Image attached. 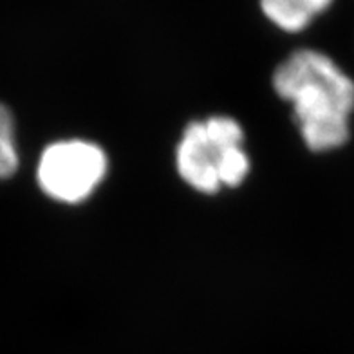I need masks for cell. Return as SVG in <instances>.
<instances>
[{
  "label": "cell",
  "mask_w": 354,
  "mask_h": 354,
  "mask_svg": "<svg viewBox=\"0 0 354 354\" xmlns=\"http://www.w3.org/2000/svg\"><path fill=\"white\" fill-rule=\"evenodd\" d=\"M271 87L291 105L295 125L311 152L327 154L349 141L354 80L331 56L297 49L273 71Z\"/></svg>",
  "instance_id": "cell-1"
},
{
  "label": "cell",
  "mask_w": 354,
  "mask_h": 354,
  "mask_svg": "<svg viewBox=\"0 0 354 354\" xmlns=\"http://www.w3.org/2000/svg\"><path fill=\"white\" fill-rule=\"evenodd\" d=\"M176 170L187 187L203 196L241 187L252 170L243 125L224 114L188 123L176 147Z\"/></svg>",
  "instance_id": "cell-2"
},
{
  "label": "cell",
  "mask_w": 354,
  "mask_h": 354,
  "mask_svg": "<svg viewBox=\"0 0 354 354\" xmlns=\"http://www.w3.org/2000/svg\"><path fill=\"white\" fill-rule=\"evenodd\" d=\"M107 174V152L102 145L82 138L53 141L37 161L38 188L62 205H80L91 199Z\"/></svg>",
  "instance_id": "cell-3"
},
{
  "label": "cell",
  "mask_w": 354,
  "mask_h": 354,
  "mask_svg": "<svg viewBox=\"0 0 354 354\" xmlns=\"http://www.w3.org/2000/svg\"><path fill=\"white\" fill-rule=\"evenodd\" d=\"M335 0H261L264 17L286 33H300L326 13Z\"/></svg>",
  "instance_id": "cell-4"
},
{
  "label": "cell",
  "mask_w": 354,
  "mask_h": 354,
  "mask_svg": "<svg viewBox=\"0 0 354 354\" xmlns=\"http://www.w3.org/2000/svg\"><path fill=\"white\" fill-rule=\"evenodd\" d=\"M20 159L17 118L10 105L0 102V183L17 176L20 170Z\"/></svg>",
  "instance_id": "cell-5"
}]
</instances>
